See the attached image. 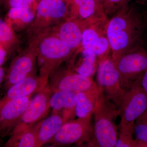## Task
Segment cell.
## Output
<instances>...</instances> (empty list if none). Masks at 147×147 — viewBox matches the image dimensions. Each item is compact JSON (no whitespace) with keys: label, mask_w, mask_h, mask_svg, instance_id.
<instances>
[{"label":"cell","mask_w":147,"mask_h":147,"mask_svg":"<svg viewBox=\"0 0 147 147\" xmlns=\"http://www.w3.org/2000/svg\"><path fill=\"white\" fill-rule=\"evenodd\" d=\"M146 19L134 6L129 4L108 18L107 32L113 61L119 56L146 45Z\"/></svg>","instance_id":"obj_1"},{"label":"cell","mask_w":147,"mask_h":147,"mask_svg":"<svg viewBox=\"0 0 147 147\" xmlns=\"http://www.w3.org/2000/svg\"><path fill=\"white\" fill-rule=\"evenodd\" d=\"M30 40L37 52L38 76L47 80L56 69L71 58L75 51L67 47L50 28L32 36Z\"/></svg>","instance_id":"obj_2"},{"label":"cell","mask_w":147,"mask_h":147,"mask_svg":"<svg viewBox=\"0 0 147 147\" xmlns=\"http://www.w3.org/2000/svg\"><path fill=\"white\" fill-rule=\"evenodd\" d=\"M93 115V139L90 146H115L118 137L115 121L119 115V110L102 90Z\"/></svg>","instance_id":"obj_3"},{"label":"cell","mask_w":147,"mask_h":147,"mask_svg":"<svg viewBox=\"0 0 147 147\" xmlns=\"http://www.w3.org/2000/svg\"><path fill=\"white\" fill-rule=\"evenodd\" d=\"M142 76L125 90L119 109L121 121L118 134L134 136V122L147 110V94L141 85Z\"/></svg>","instance_id":"obj_4"},{"label":"cell","mask_w":147,"mask_h":147,"mask_svg":"<svg viewBox=\"0 0 147 147\" xmlns=\"http://www.w3.org/2000/svg\"><path fill=\"white\" fill-rule=\"evenodd\" d=\"M68 15L69 0H41L37 3L29 30L34 35L65 21Z\"/></svg>","instance_id":"obj_5"},{"label":"cell","mask_w":147,"mask_h":147,"mask_svg":"<svg viewBox=\"0 0 147 147\" xmlns=\"http://www.w3.org/2000/svg\"><path fill=\"white\" fill-rule=\"evenodd\" d=\"M113 61L119 74L122 87L126 90L147 70V46L127 52Z\"/></svg>","instance_id":"obj_6"},{"label":"cell","mask_w":147,"mask_h":147,"mask_svg":"<svg viewBox=\"0 0 147 147\" xmlns=\"http://www.w3.org/2000/svg\"><path fill=\"white\" fill-rule=\"evenodd\" d=\"M92 117L78 118L65 123L57 134L47 144L52 146L87 143L90 146L93 139Z\"/></svg>","instance_id":"obj_7"},{"label":"cell","mask_w":147,"mask_h":147,"mask_svg":"<svg viewBox=\"0 0 147 147\" xmlns=\"http://www.w3.org/2000/svg\"><path fill=\"white\" fill-rule=\"evenodd\" d=\"M96 72L98 85L119 109L125 90L122 87L120 76L112 59L111 53L98 60Z\"/></svg>","instance_id":"obj_8"},{"label":"cell","mask_w":147,"mask_h":147,"mask_svg":"<svg viewBox=\"0 0 147 147\" xmlns=\"http://www.w3.org/2000/svg\"><path fill=\"white\" fill-rule=\"evenodd\" d=\"M67 61L65 65L63 63L49 76L48 84L53 92L63 91L77 94L88 89L96 84L92 78L82 76L74 71Z\"/></svg>","instance_id":"obj_9"},{"label":"cell","mask_w":147,"mask_h":147,"mask_svg":"<svg viewBox=\"0 0 147 147\" xmlns=\"http://www.w3.org/2000/svg\"><path fill=\"white\" fill-rule=\"evenodd\" d=\"M37 52L32 42L13 59L5 75L3 88L5 91L14 84L35 74Z\"/></svg>","instance_id":"obj_10"},{"label":"cell","mask_w":147,"mask_h":147,"mask_svg":"<svg viewBox=\"0 0 147 147\" xmlns=\"http://www.w3.org/2000/svg\"><path fill=\"white\" fill-rule=\"evenodd\" d=\"M52 93L48 84L36 93L11 134L24 130L45 118L51 109L50 98Z\"/></svg>","instance_id":"obj_11"},{"label":"cell","mask_w":147,"mask_h":147,"mask_svg":"<svg viewBox=\"0 0 147 147\" xmlns=\"http://www.w3.org/2000/svg\"><path fill=\"white\" fill-rule=\"evenodd\" d=\"M108 18L91 24L83 33L82 46L94 53L98 60L111 54V48L107 32Z\"/></svg>","instance_id":"obj_12"},{"label":"cell","mask_w":147,"mask_h":147,"mask_svg":"<svg viewBox=\"0 0 147 147\" xmlns=\"http://www.w3.org/2000/svg\"><path fill=\"white\" fill-rule=\"evenodd\" d=\"M92 23L78 19H67L50 29L67 47L75 51L82 46L84 30Z\"/></svg>","instance_id":"obj_13"},{"label":"cell","mask_w":147,"mask_h":147,"mask_svg":"<svg viewBox=\"0 0 147 147\" xmlns=\"http://www.w3.org/2000/svg\"><path fill=\"white\" fill-rule=\"evenodd\" d=\"M33 96L13 99L0 106V137L10 135Z\"/></svg>","instance_id":"obj_14"},{"label":"cell","mask_w":147,"mask_h":147,"mask_svg":"<svg viewBox=\"0 0 147 147\" xmlns=\"http://www.w3.org/2000/svg\"><path fill=\"white\" fill-rule=\"evenodd\" d=\"M107 18L103 5L97 0H69L68 19L94 23Z\"/></svg>","instance_id":"obj_15"},{"label":"cell","mask_w":147,"mask_h":147,"mask_svg":"<svg viewBox=\"0 0 147 147\" xmlns=\"http://www.w3.org/2000/svg\"><path fill=\"white\" fill-rule=\"evenodd\" d=\"M48 84V80L34 74L7 90L3 96L0 97V106L13 99L33 95Z\"/></svg>","instance_id":"obj_16"},{"label":"cell","mask_w":147,"mask_h":147,"mask_svg":"<svg viewBox=\"0 0 147 147\" xmlns=\"http://www.w3.org/2000/svg\"><path fill=\"white\" fill-rule=\"evenodd\" d=\"M67 62L69 67L77 73L92 78L97 70L98 59L94 53L81 46L74 51Z\"/></svg>","instance_id":"obj_17"},{"label":"cell","mask_w":147,"mask_h":147,"mask_svg":"<svg viewBox=\"0 0 147 147\" xmlns=\"http://www.w3.org/2000/svg\"><path fill=\"white\" fill-rule=\"evenodd\" d=\"M76 93L59 91L53 92L50 98L52 113H58L63 117L65 122L73 119L76 115Z\"/></svg>","instance_id":"obj_18"},{"label":"cell","mask_w":147,"mask_h":147,"mask_svg":"<svg viewBox=\"0 0 147 147\" xmlns=\"http://www.w3.org/2000/svg\"><path fill=\"white\" fill-rule=\"evenodd\" d=\"M102 89L96 83L88 89L76 94V115L78 118L92 116Z\"/></svg>","instance_id":"obj_19"},{"label":"cell","mask_w":147,"mask_h":147,"mask_svg":"<svg viewBox=\"0 0 147 147\" xmlns=\"http://www.w3.org/2000/svg\"><path fill=\"white\" fill-rule=\"evenodd\" d=\"M36 6L11 8L7 13L5 20L14 31L29 28L34 20Z\"/></svg>","instance_id":"obj_20"},{"label":"cell","mask_w":147,"mask_h":147,"mask_svg":"<svg viewBox=\"0 0 147 147\" xmlns=\"http://www.w3.org/2000/svg\"><path fill=\"white\" fill-rule=\"evenodd\" d=\"M65 123L63 116L58 113H52L49 117L42 119L38 130V147L47 144Z\"/></svg>","instance_id":"obj_21"},{"label":"cell","mask_w":147,"mask_h":147,"mask_svg":"<svg viewBox=\"0 0 147 147\" xmlns=\"http://www.w3.org/2000/svg\"><path fill=\"white\" fill-rule=\"evenodd\" d=\"M41 121L24 130L11 134L4 146L38 147V130Z\"/></svg>","instance_id":"obj_22"},{"label":"cell","mask_w":147,"mask_h":147,"mask_svg":"<svg viewBox=\"0 0 147 147\" xmlns=\"http://www.w3.org/2000/svg\"><path fill=\"white\" fill-rule=\"evenodd\" d=\"M18 43L13 29L5 19L0 17V44L9 54L13 52Z\"/></svg>","instance_id":"obj_23"},{"label":"cell","mask_w":147,"mask_h":147,"mask_svg":"<svg viewBox=\"0 0 147 147\" xmlns=\"http://www.w3.org/2000/svg\"><path fill=\"white\" fill-rule=\"evenodd\" d=\"M134 135L135 139L147 147V110L135 121Z\"/></svg>","instance_id":"obj_24"},{"label":"cell","mask_w":147,"mask_h":147,"mask_svg":"<svg viewBox=\"0 0 147 147\" xmlns=\"http://www.w3.org/2000/svg\"><path fill=\"white\" fill-rule=\"evenodd\" d=\"M129 0H105L103 7L108 18L129 4Z\"/></svg>","instance_id":"obj_25"},{"label":"cell","mask_w":147,"mask_h":147,"mask_svg":"<svg viewBox=\"0 0 147 147\" xmlns=\"http://www.w3.org/2000/svg\"><path fill=\"white\" fill-rule=\"evenodd\" d=\"M115 147H145L141 142L135 139L134 136L118 134Z\"/></svg>","instance_id":"obj_26"},{"label":"cell","mask_w":147,"mask_h":147,"mask_svg":"<svg viewBox=\"0 0 147 147\" xmlns=\"http://www.w3.org/2000/svg\"><path fill=\"white\" fill-rule=\"evenodd\" d=\"M36 0H3L2 4L8 10L15 7H25L36 5Z\"/></svg>","instance_id":"obj_27"},{"label":"cell","mask_w":147,"mask_h":147,"mask_svg":"<svg viewBox=\"0 0 147 147\" xmlns=\"http://www.w3.org/2000/svg\"><path fill=\"white\" fill-rule=\"evenodd\" d=\"M7 54V51L0 44V66H2L5 62Z\"/></svg>","instance_id":"obj_28"},{"label":"cell","mask_w":147,"mask_h":147,"mask_svg":"<svg viewBox=\"0 0 147 147\" xmlns=\"http://www.w3.org/2000/svg\"><path fill=\"white\" fill-rule=\"evenodd\" d=\"M141 82L142 88L147 94V70L142 76Z\"/></svg>","instance_id":"obj_29"},{"label":"cell","mask_w":147,"mask_h":147,"mask_svg":"<svg viewBox=\"0 0 147 147\" xmlns=\"http://www.w3.org/2000/svg\"><path fill=\"white\" fill-rule=\"evenodd\" d=\"M5 75L4 69L2 66H0V87L2 85L3 82L4 81Z\"/></svg>","instance_id":"obj_30"},{"label":"cell","mask_w":147,"mask_h":147,"mask_svg":"<svg viewBox=\"0 0 147 147\" xmlns=\"http://www.w3.org/2000/svg\"><path fill=\"white\" fill-rule=\"evenodd\" d=\"M139 2L144 5H147V0H139Z\"/></svg>","instance_id":"obj_31"},{"label":"cell","mask_w":147,"mask_h":147,"mask_svg":"<svg viewBox=\"0 0 147 147\" xmlns=\"http://www.w3.org/2000/svg\"><path fill=\"white\" fill-rule=\"evenodd\" d=\"M97 1L98 2L103 5V3H104V1L105 0H97Z\"/></svg>","instance_id":"obj_32"},{"label":"cell","mask_w":147,"mask_h":147,"mask_svg":"<svg viewBox=\"0 0 147 147\" xmlns=\"http://www.w3.org/2000/svg\"><path fill=\"white\" fill-rule=\"evenodd\" d=\"M1 137H0V146L1 145Z\"/></svg>","instance_id":"obj_33"},{"label":"cell","mask_w":147,"mask_h":147,"mask_svg":"<svg viewBox=\"0 0 147 147\" xmlns=\"http://www.w3.org/2000/svg\"><path fill=\"white\" fill-rule=\"evenodd\" d=\"M146 29L147 32V18H146Z\"/></svg>","instance_id":"obj_34"},{"label":"cell","mask_w":147,"mask_h":147,"mask_svg":"<svg viewBox=\"0 0 147 147\" xmlns=\"http://www.w3.org/2000/svg\"><path fill=\"white\" fill-rule=\"evenodd\" d=\"M3 0H0V4H2Z\"/></svg>","instance_id":"obj_35"},{"label":"cell","mask_w":147,"mask_h":147,"mask_svg":"<svg viewBox=\"0 0 147 147\" xmlns=\"http://www.w3.org/2000/svg\"><path fill=\"white\" fill-rule=\"evenodd\" d=\"M41 1V0H36V3H38V2H39L40 1Z\"/></svg>","instance_id":"obj_36"}]
</instances>
